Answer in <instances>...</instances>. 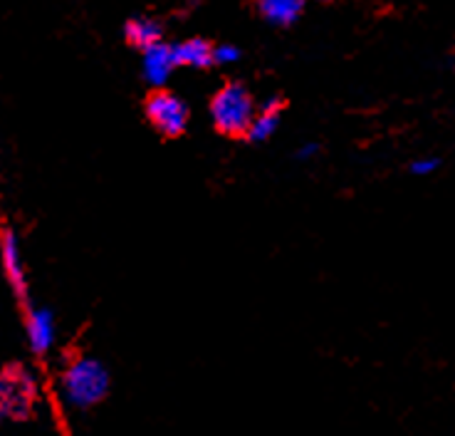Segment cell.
Segmentation results:
<instances>
[{
	"label": "cell",
	"mask_w": 455,
	"mask_h": 436,
	"mask_svg": "<svg viewBox=\"0 0 455 436\" xmlns=\"http://www.w3.org/2000/svg\"><path fill=\"white\" fill-rule=\"evenodd\" d=\"M124 37L129 40V45L139 47V50H147V47L161 43L164 30H161V25L156 23L154 18L139 15V18H132V20L126 23Z\"/></svg>",
	"instance_id": "8fae6325"
},
{
	"label": "cell",
	"mask_w": 455,
	"mask_h": 436,
	"mask_svg": "<svg viewBox=\"0 0 455 436\" xmlns=\"http://www.w3.org/2000/svg\"><path fill=\"white\" fill-rule=\"evenodd\" d=\"M280 119H283V100L280 97H270L260 109H255V117H252L245 137L251 139V141H267L277 132Z\"/></svg>",
	"instance_id": "ba28073f"
},
{
	"label": "cell",
	"mask_w": 455,
	"mask_h": 436,
	"mask_svg": "<svg viewBox=\"0 0 455 436\" xmlns=\"http://www.w3.org/2000/svg\"><path fill=\"white\" fill-rule=\"evenodd\" d=\"M37 404V382L25 365L0 369V414L3 419H28Z\"/></svg>",
	"instance_id": "3957f363"
},
{
	"label": "cell",
	"mask_w": 455,
	"mask_h": 436,
	"mask_svg": "<svg viewBox=\"0 0 455 436\" xmlns=\"http://www.w3.org/2000/svg\"><path fill=\"white\" fill-rule=\"evenodd\" d=\"M176 69L173 62V52L171 45H166L164 40L156 45L141 50V72H144V80L148 85H154L156 90H164V85L169 82L171 72Z\"/></svg>",
	"instance_id": "5b68a950"
},
{
	"label": "cell",
	"mask_w": 455,
	"mask_h": 436,
	"mask_svg": "<svg viewBox=\"0 0 455 436\" xmlns=\"http://www.w3.org/2000/svg\"><path fill=\"white\" fill-rule=\"evenodd\" d=\"M0 253H3V265H5V273H8L11 286L15 287V293H18L20 298H25L28 286H25L23 255H20V243H18V236H15L12 230H5V233H3Z\"/></svg>",
	"instance_id": "9c48e42d"
},
{
	"label": "cell",
	"mask_w": 455,
	"mask_h": 436,
	"mask_svg": "<svg viewBox=\"0 0 455 436\" xmlns=\"http://www.w3.org/2000/svg\"><path fill=\"white\" fill-rule=\"evenodd\" d=\"M28 343L37 355H45L55 343V315L47 308H33L28 315Z\"/></svg>",
	"instance_id": "52a82bcc"
},
{
	"label": "cell",
	"mask_w": 455,
	"mask_h": 436,
	"mask_svg": "<svg viewBox=\"0 0 455 436\" xmlns=\"http://www.w3.org/2000/svg\"><path fill=\"white\" fill-rule=\"evenodd\" d=\"M109 392V369L94 357H77L62 375V394L72 407L90 409Z\"/></svg>",
	"instance_id": "6da1fadb"
},
{
	"label": "cell",
	"mask_w": 455,
	"mask_h": 436,
	"mask_svg": "<svg viewBox=\"0 0 455 436\" xmlns=\"http://www.w3.org/2000/svg\"><path fill=\"white\" fill-rule=\"evenodd\" d=\"M240 60V47L223 43L213 47V65H233Z\"/></svg>",
	"instance_id": "7c38bea8"
},
{
	"label": "cell",
	"mask_w": 455,
	"mask_h": 436,
	"mask_svg": "<svg viewBox=\"0 0 455 436\" xmlns=\"http://www.w3.org/2000/svg\"><path fill=\"white\" fill-rule=\"evenodd\" d=\"M255 117V100L245 85L228 82L211 100V119L218 132L228 137H245Z\"/></svg>",
	"instance_id": "7a4b0ae2"
},
{
	"label": "cell",
	"mask_w": 455,
	"mask_h": 436,
	"mask_svg": "<svg viewBox=\"0 0 455 436\" xmlns=\"http://www.w3.org/2000/svg\"><path fill=\"white\" fill-rule=\"evenodd\" d=\"M0 422H3V414H0Z\"/></svg>",
	"instance_id": "9a60e30c"
},
{
	"label": "cell",
	"mask_w": 455,
	"mask_h": 436,
	"mask_svg": "<svg viewBox=\"0 0 455 436\" xmlns=\"http://www.w3.org/2000/svg\"><path fill=\"white\" fill-rule=\"evenodd\" d=\"M147 117L151 126L161 132L164 137H181L188 126V104L183 102L179 94L156 90L147 100Z\"/></svg>",
	"instance_id": "277c9868"
},
{
	"label": "cell",
	"mask_w": 455,
	"mask_h": 436,
	"mask_svg": "<svg viewBox=\"0 0 455 436\" xmlns=\"http://www.w3.org/2000/svg\"><path fill=\"white\" fill-rule=\"evenodd\" d=\"M258 12H260L262 20H267L270 25L287 28V25H295L302 18L305 3L302 0H262V3H258Z\"/></svg>",
	"instance_id": "30bf717a"
},
{
	"label": "cell",
	"mask_w": 455,
	"mask_h": 436,
	"mask_svg": "<svg viewBox=\"0 0 455 436\" xmlns=\"http://www.w3.org/2000/svg\"><path fill=\"white\" fill-rule=\"evenodd\" d=\"M438 166H441V161L438 159L423 157V159H416L411 164V174H416V176H428V174L438 172Z\"/></svg>",
	"instance_id": "4fadbf2b"
},
{
	"label": "cell",
	"mask_w": 455,
	"mask_h": 436,
	"mask_svg": "<svg viewBox=\"0 0 455 436\" xmlns=\"http://www.w3.org/2000/svg\"><path fill=\"white\" fill-rule=\"evenodd\" d=\"M171 52H173L176 68L205 69L213 65V45L204 37H188L183 43H176L171 45Z\"/></svg>",
	"instance_id": "8992f818"
},
{
	"label": "cell",
	"mask_w": 455,
	"mask_h": 436,
	"mask_svg": "<svg viewBox=\"0 0 455 436\" xmlns=\"http://www.w3.org/2000/svg\"><path fill=\"white\" fill-rule=\"evenodd\" d=\"M319 151V147L315 141H309V144H302L299 149H297V159H312L315 154Z\"/></svg>",
	"instance_id": "5bb4252c"
}]
</instances>
